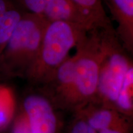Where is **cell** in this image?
<instances>
[{"label": "cell", "mask_w": 133, "mask_h": 133, "mask_svg": "<svg viewBox=\"0 0 133 133\" xmlns=\"http://www.w3.org/2000/svg\"><path fill=\"white\" fill-rule=\"evenodd\" d=\"M88 30L65 21L49 22L46 26L36 59L26 76L35 82L47 83L59 66L69 57Z\"/></svg>", "instance_id": "cell-1"}, {"label": "cell", "mask_w": 133, "mask_h": 133, "mask_svg": "<svg viewBox=\"0 0 133 133\" xmlns=\"http://www.w3.org/2000/svg\"><path fill=\"white\" fill-rule=\"evenodd\" d=\"M49 22L25 12L0 51V69L9 75H25L36 59Z\"/></svg>", "instance_id": "cell-2"}, {"label": "cell", "mask_w": 133, "mask_h": 133, "mask_svg": "<svg viewBox=\"0 0 133 133\" xmlns=\"http://www.w3.org/2000/svg\"><path fill=\"white\" fill-rule=\"evenodd\" d=\"M76 48L74 86L69 99L71 102L89 98L97 92L100 69L105 52L102 29L88 31Z\"/></svg>", "instance_id": "cell-3"}, {"label": "cell", "mask_w": 133, "mask_h": 133, "mask_svg": "<svg viewBox=\"0 0 133 133\" xmlns=\"http://www.w3.org/2000/svg\"><path fill=\"white\" fill-rule=\"evenodd\" d=\"M105 48L99 71L97 92L106 101L116 102L124 78L132 66L114 29L102 30Z\"/></svg>", "instance_id": "cell-4"}, {"label": "cell", "mask_w": 133, "mask_h": 133, "mask_svg": "<svg viewBox=\"0 0 133 133\" xmlns=\"http://www.w3.org/2000/svg\"><path fill=\"white\" fill-rule=\"evenodd\" d=\"M25 12L39 16L49 22L65 21L88 30L99 29L94 22L69 0H15Z\"/></svg>", "instance_id": "cell-5"}, {"label": "cell", "mask_w": 133, "mask_h": 133, "mask_svg": "<svg viewBox=\"0 0 133 133\" xmlns=\"http://www.w3.org/2000/svg\"><path fill=\"white\" fill-rule=\"evenodd\" d=\"M33 133H56L57 120L49 101L39 95H30L24 102Z\"/></svg>", "instance_id": "cell-6"}, {"label": "cell", "mask_w": 133, "mask_h": 133, "mask_svg": "<svg viewBox=\"0 0 133 133\" xmlns=\"http://www.w3.org/2000/svg\"><path fill=\"white\" fill-rule=\"evenodd\" d=\"M117 23L116 35L124 49L133 47V0H102Z\"/></svg>", "instance_id": "cell-7"}, {"label": "cell", "mask_w": 133, "mask_h": 133, "mask_svg": "<svg viewBox=\"0 0 133 133\" xmlns=\"http://www.w3.org/2000/svg\"><path fill=\"white\" fill-rule=\"evenodd\" d=\"M25 12L15 0H0V51Z\"/></svg>", "instance_id": "cell-8"}, {"label": "cell", "mask_w": 133, "mask_h": 133, "mask_svg": "<svg viewBox=\"0 0 133 133\" xmlns=\"http://www.w3.org/2000/svg\"><path fill=\"white\" fill-rule=\"evenodd\" d=\"M94 22L99 29H114L106 14L102 0H69Z\"/></svg>", "instance_id": "cell-9"}, {"label": "cell", "mask_w": 133, "mask_h": 133, "mask_svg": "<svg viewBox=\"0 0 133 133\" xmlns=\"http://www.w3.org/2000/svg\"><path fill=\"white\" fill-rule=\"evenodd\" d=\"M88 124L96 131L105 129H115L126 131L125 123L114 111L101 109L89 115Z\"/></svg>", "instance_id": "cell-10"}, {"label": "cell", "mask_w": 133, "mask_h": 133, "mask_svg": "<svg viewBox=\"0 0 133 133\" xmlns=\"http://www.w3.org/2000/svg\"><path fill=\"white\" fill-rule=\"evenodd\" d=\"M132 86L133 68L131 66L126 72L116 101L118 106L125 112H131L132 110Z\"/></svg>", "instance_id": "cell-11"}, {"label": "cell", "mask_w": 133, "mask_h": 133, "mask_svg": "<svg viewBox=\"0 0 133 133\" xmlns=\"http://www.w3.org/2000/svg\"><path fill=\"white\" fill-rule=\"evenodd\" d=\"M13 110L14 102L11 91L7 88L0 86V129L9 123Z\"/></svg>", "instance_id": "cell-12"}, {"label": "cell", "mask_w": 133, "mask_h": 133, "mask_svg": "<svg viewBox=\"0 0 133 133\" xmlns=\"http://www.w3.org/2000/svg\"><path fill=\"white\" fill-rule=\"evenodd\" d=\"M12 133H33L25 114L22 115L17 119Z\"/></svg>", "instance_id": "cell-13"}, {"label": "cell", "mask_w": 133, "mask_h": 133, "mask_svg": "<svg viewBox=\"0 0 133 133\" xmlns=\"http://www.w3.org/2000/svg\"><path fill=\"white\" fill-rule=\"evenodd\" d=\"M71 133H96V131L92 128L86 121L81 120L75 124Z\"/></svg>", "instance_id": "cell-14"}, {"label": "cell", "mask_w": 133, "mask_h": 133, "mask_svg": "<svg viewBox=\"0 0 133 133\" xmlns=\"http://www.w3.org/2000/svg\"><path fill=\"white\" fill-rule=\"evenodd\" d=\"M126 131L115 129H105L99 131V133H126Z\"/></svg>", "instance_id": "cell-15"}]
</instances>
